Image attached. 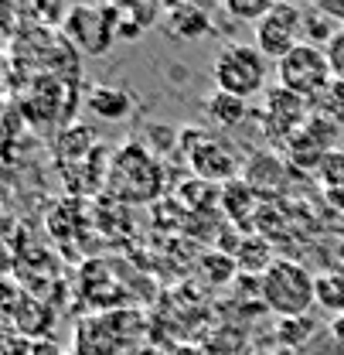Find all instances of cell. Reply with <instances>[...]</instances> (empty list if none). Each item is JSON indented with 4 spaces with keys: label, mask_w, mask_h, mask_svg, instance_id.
I'll use <instances>...</instances> for the list:
<instances>
[{
    "label": "cell",
    "mask_w": 344,
    "mask_h": 355,
    "mask_svg": "<svg viewBox=\"0 0 344 355\" xmlns=\"http://www.w3.org/2000/svg\"><path fill=\"white\" fill-rule=\"evenodd\" d=\"M317 110H324L334 123H341V127H344V83H334V86H331V92H327V96L317 103Z\"/></svg>",
    "instance_id": "2e32d148"
},
{
    "label": "cell",
    "mask_w": 344,
    "mask_h": 355,
    "mask_svg": "<svg viewBox=\"0 0 344 355\" xmlns=\"http://www.w3.org/2000/svg\"><path fill=\"white\" fill-rule=\"evenodd\" d=\"M232 253H235V270H249V273H259V277L276 263L273 246H269L266 236H249V239H242V246H235Z\"/></svg>",
    "instance_id": "7c38bea8"
},
{
    "label": "cell",
    "mask_w": 344,
    "mask_h": 355,
    "mask_svg": "<svg viewBox=\"0 0 344 355\" xmlns=\"http://www.w3.org/2000/svg\"><path fill=\"white\" fill-rule=\"evenodd\" d=\"M331 338H334V349L344 355V318H334V324H331Z\"/></svg>",
    "instance_id": "d6986e66"
},
{
    "label": "cell",
    "mask_w": 344,
    "mask_h": 355,
    "mask_svg": "<svg viewBox=\"0 0 344 355\" xmlns=\"http://www.w3.org/2000/svg\"><path fill=\"white\" fill-rule=\"evenodd\" d=\"M0 35H3V28H0Z\"/></svg>",
    "instance_id": "44dd1931"
},
{
    "label": "cell",
    "mask_w": 344,
    "mask_h": 355,
    "mask_svg": "<svg viewBox=\"0 0 344 355\" xmlns=\"http://www.w3.org/2000/svg\"><path fill=\"white\" fill-rule=\"evenodd\" d=\"M320 178L331 184V188H344V150H331L320 164Z\"/></svg>",
    "instance_id": "e0dca14e"
},
{
    "label": "cell",
    "mask_w": 344,
    "mask_h": 355,
    "mask_svg": "<svg viewBox=\"0 0 344 355\" xmlns=\"http://www.w3.org/2000/svg\"><path fill=\"white\" fill-rule=\"evenodd\" d=\"M314 280L317 277H310V270L297 260H276L259 277V297L273 314H280L287 321L307 318V311L317 304Z\"/></svg>",
    "instance_id": "6da1fadb"
},
{
    "label": "cell",
    "mask_w": 344,
    "mask_h": 355,
    "mask_svg": "<svg viewBox=\"0 0 344 355\" xmlns=\"http://www.w3.org/2000/svg\"><path fill=\"white\" fill-rule=\"evenodd\" d=\"M205 106H208V116L215 120L218 127H225V130L246 123V116H249V99H239V96L221 92V89H215V92L208 96Z\"/></svg>",
    "instance_id": "8fae6325"
},
{
    "label": "cell",
    "mask_w": 344,
    "mask_h": 355,
    "mask_svg": "<svg viewBox=\"0 0 344 355\" xmlns=\"http://www.w3.org/2000/svg\"><path fill=\"white\" fill-rule=\"evenodd\" d=\"M338 31H344L341 21H334L320 3H314V7H303V42L307 44H317V48H327V42L338 35Z\"/></svg>",
    "instance_id": "4fadbf2b"
},
{
    "label": "cell",
    "mask_w": 344,
    "mask_h": 355,
    "mask_svg": "<svg viewBox=\"0 0 344 355\" xmlns=\"http://www.w3.org/2000/svg\"><path fill=\"white\" fill-rule=\"evenodd\" d=\"M276 76H280V86L290 89L293 96H300L307 103H320L334 86L327 51L307 42H300L287 58L276 62Z\"/></svg>",
    "instance_id": "3957f363"
},
{
    "label": "cell",
    "mask_w": 344,
    "mask_h": 355,
    "mask_svg": "<svg viewBox=\"0 0 344 355\" xmlns=\"http://www.w3.org/2000/svg\"><path fill=\"white\" fill-rule=\"evenodd\" d=\"M262 120H266V137H273V140H290V137L300 133L303 123L310 120V103L300 99V96H293L290 89L273 86V89H266Z\"/></svg>",
    "instance_id": "52a82bcc"
},
{
    "label": "cell",
    "mask_w": 344,
    "mask_h": 355,
    "mask_svg": "<svg viewBox=\"0 0 344 355\" xmlns=\"http://www.w3.org/2000/svg\"><path fill=\"white\" fill-rule=\"evenodd\" d=\"M191 164H194V171H198V175H205L208 181H228V178H235V171H239V161L221 147V140L205 137V133L194 140Z\"/></svg>",
    "instance_id": "9c48e42d"
},
{
    "label": "cell",
    "mask_w": 344,
    "mask_h": 355,
    "mask_svg": "<svg viewBox=\"0 0 344 355\" xmlns=\"http://www.w3.org/2000/svg\"><path fill=\"white\" fill-rule=\"evenodd\" d=\"M269 10H273V0H225V14H228L232 21H242V24L253 21V28H256Z\"/></svg>",
    "instance_id": "9a60e30c"
},
{
    "label": "cell",
    "mask_w": 344,
    "mask_h": 355,
    "mask_svg": "<svg viewBox=\"0 0 344 355\" xmlns=\"http://www.w3.org/2000/svg\"><path fill=\"white\" fill-rule=\"evenodd\" d=\"M212 28H215L212 14L194 3H171V7H164V17H161V31L174 42H198V38L212 35Z\"/></svg>",
    "instance_id": "ba28073f"
},
{
    "label": "cell",
    "mask_w": 344,
    "mask_h": 355,
    "mask_svg": "<svg viewBox=\"0 0 344 355\" xmlns=\"http://www.w3.org/2000/svg\"><path fill=\"white\" fill-rule=\"evenodd\" d=\"M317 308H324L334 318H344V273H320L314 280Z\"/></svg>",
    "instance_id": "5bb4252c"
},
{
    "label": "cell",
    "mask_w": 344,
    "mask_h": 355,
    "mask_svg": "<svg viewBox=\"0 0 344 355\" xmlns=\"http://www.w3.org/2000/svg\"><path fill=\"white\" fill-rule=\"evenodd\" d=\"M109 188L127 198V202H147L161 191V168L157 161L140 150V147H123L116 164H113V175H109Z\"/></svg>",
    "instance_id": "5b68a950"
},
{
    "label": "cell",
    "mask_w": 344,
    "mask_h": 355,
    "mask_svg": "<svg viewBox=\"0 0 344 355\" xmlns=\"http://www.w3.org/2000/svg\"><path fill=\"white\" fill-rule=\"evenodd\" d=\"M303 7L297 3H273V10L256 24V48L269 58L280 62L300 44Z\"/></svg>",
    "instance_id": "8992f818"
},
{
    "label": "cell",
    "mask_w": 344,
    "mask_h": 355,
    "mask_svg": "<svg viewBox=\"0 0 344 355\" xmlns=\"http://www.w3.org/2000/svg\"><path fill=\"white\" fill-rule=\"evenodd\" d=\"M62 35L82 55L99 58L120 38V7H69Z\"/></svg>",
    "instance_id": "277c9868"
},
{
    "label": "cell",
    "mask_w": 344,
    "mask_h": 355,
    "mask_svg": "<svg viewBox=\"0 0 344 355\" xmlns=\"http://www.w3.org/2000/svg\"><path fill=\"white\" fill-rule=\"evenodd\" d=\"M212 79L215 89L232 92L239 99H253L266 92L269 83V58L259 51L256 44H225L212 62Z\"/></svg>",
    "instance_id": "7a4b0ae2"
},
{
    "label": "cell",
    "mask_w": 344,
    "mask_h": 355,
    "mask_svg": "<svg viewBox=\"0 0 344 355\" xmlns=\"http://www.w3.org/2000/svg\"><path fill=\"white\" fill-rule=\"evenodd\" d=\"M89 110L102 120H123L133 110V96L120 86H92L89 89Z\"/></svg>",
    "instance_id": "30bf717a"
},
{
    "label": "cell",
    "mask_w": 344,
    "mask_h": 355,
    "mask_svg": "<svg viewBox=\"0 0 344 355\" xmlns=\"http://www.w3.org/2000/svg\"><path fill=\"white\" fill-rule=\"evenodd\" d=\"M7 79H10V58L0 51V89L7 86Z\"/></svg>",
    "instance_id": "ffe728a7"
},
{
    "label": "cell",
    "mask_w": 344,
    "mask_h": 355,
    "mask_svg": "<svg viewBox=\"0 0 344 355\" xmlns=\"http://www.w3.org/2000/svg\"><path fill=\"white\" fill-rule=\"evenodd\" d=\"M327 62H331V72H334V83H344V31H338L331 42H327Z\"/></svg>",
    "instance_id": "ac0fdd59"
}]
</instances>
